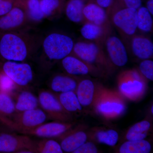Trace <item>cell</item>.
Instances as JSON below:
<instances>
[{"mask_svg":"<svg viewBox=\"0 0 153 153\" xmlns=\"http://www.w3.org/2000/svg\"><path fill=\"white\" fill-rule=\"evenodd\" d=\"M92 108L96 114L104 120L112 121L125 114L127 105L126 99L118 91L102 85Z\"/></svg>","mask_w":153,"mask_h":153,"instance_id":"1","label":"cell"},{"mask_svg":"<svg viewBox=\"0 0 153 153\" xmlns=\"http://www.w3.org/2000/svg\"><path fill=\"white\" fill-rule=\"evenodd\" d=\"M71 54L98 68L105 76L114 71L115 66L100 44L87 40L78 41L74 44Z\"/></svg>","mask_w":153,"mask_h":153,"instance_id":"2","label":"cell"},{"mask_svg":"<svg viewBox=\"0 0 153 153\" xmlns=\"http://www.w3.org/2000/svg\"><path fill=\"white\" fill-rule=\"evenodd\" d=\"M118 91L126 99L140 101L148 89V79L137 68L122 71L117 78Z\"/></svg>","mask_w":153,"mask_h":153,"instance_id":"3","label":"cell"},{"mask_svg":"<svg viewBox=\"0 0 153 153\" xmlns=\"http://www.w3.org/2000/svg\"><path fill=\"white\" fill-rule=\"evenodd\" d=\"M110 22L124 42L136 34L137 11L135 9L122 7L114 3L107 13Z\"/></svg>","mask_w":153,"mask_h":153,"instance_id":"4","label":"cell"},{"mask_svg":"<svg viewBox=\"0 0 153 153\" xmlns=\"http://www.w3.org/2000/svg\"><path fill=\"white\" fill-rule=\"evenodd\" d=\"M25 38L16 33H6L0 40V55L7 61L23 62L30 54Z\"/></svg>","mask_w":153,"mask_h":153,"instance_id":"5","label":"cell"},{"mask_svg":"<svg viewBox=\"0 0 153 153\" xmlns=\"http://www.w3.org/2000/svg\"><path fill=\"white\" fill-rule=\"evenodd\" d=\"M74 45V41L69 36L61 33H52L44 39L43 49L49 60L57 61L70 55Z\"/></svg>","mask_w":153,"mask_h":153,"instance_id":"6","label":"cell"},{"mask_svg":"<svg viewBox=\"0 0 153 153\" xmlns=\"http://www.w3.org/2000/svg\"><path fill=\"white\" fill-rule=\"evenodd\" d=\"M38 100L39 105L49 119L63 122H73V115L64 109L57 95L42 91L39 93Z\"/></svg>","mask_w":153,"mask_h":153,"instance_id":"7","label":"cell"},{"mask_svg":"<svg viewBox=\"0 0 153 153\" xmlns=\"http://www.w3.org/2000/svg\"><path fill=\"white\" fill-rule=\"evenodd\" d=\"M47 117L44 111L40 108L16 112L7 124L11 128L22 133L32 129L44 123Z\"/></svg>","mask_w":153,"mask_h":153,"instance_id":"8","label":"cell"},{"mask_svg":"<svg viewBox=\"0 0 153 153\" xmlns=\"http://www.w3.org/2000/svg\"><path fill=\"white\" fill-rule=\"evenodd\" d=\"M34 141L27 135L0 134V152L21 153L28 150L33 153Z\"/></svg>","mask_w":153,"mask_h":153,"instance_id":"9","label":"cell"},{"mask_svg":"<svg viewBox=\"0 0 153 153\" xmlns=\"http://www.w3.org/2000/svg\"><path fill=\"white\" fill-rule=\"evenodd\" d=\"M103 48L110 61L115 67H123L128 63L127 49L123 41L117 36L112 33L108 36Z\"/></svg>","mask_w":153,"mask_h":153,"instance_id":"10","label":"cell"},{"mask_svg":"<svg viewBox=\"0 0 153 153\" xmlns=\"http://www.w3.org/2000/svg\"><path fill=\"white\" fill-rule=\"evenodd\" d=\"M3 71L17 86H27L33 80V69L29 64L7 61L3 65Z\"/></svg>","mask_w":153,"mask_h":153,"instance_id":"11","label":"cell"},{"mask_svg":"<svg viewBox=\"0 0 153 153\" xmlns=\"http://www.w3.org/2000/svg\"><path fill=\"white\" fill-rule=\"evenodd\" d=\"M75 123L55 121L43 123L35 128L22 132L24 134L30 135L43 138H57L69 130L73 128Z\"/></svg>","mask_w":153,"mask_h":153,"instance_id":"12","label":"cell"},{"mask_svg":"<svg viewBox=\"0 0 153 153\" xmlns=\"http://www.w3.org/2000/svg\"><path fill=\"white\" fill-rule=\"evenodd\" d=\"M61 63L64 70L71 76H105L98 68L71 54L62 59Z\"/></svg>","mask_w":153,"mask_h":153,"instance_id":"13","label":"cell"},{"mask_svg":"<svg viewBox=\"0 0 153 153\" xmlns=\"http://www.w3.org/2000/svg\"><path fill=\"white\" fill-rule=\"evenodd\" d=\"M123 42L127 49L138 59L144 60L153 58V42L147 36L135 34Z\"/></svg>","mask_w":153,"mask_h":153,"instance_id":"14","label":"cell"},{"mask_svg":"<svg viewBox=\"0 0 153 153\" xmlns=\"http://www.w3.org/2000/svg\"><path fill=\"white\" fill-rule=\"evenodd\" d=\"M101 86L90 79H83L78 82L75 92L83 108L93 107Z\"/></svg>","mask_w":153,"mask_h":153,"instance_id":"15","label":"cell"},{"mask_svg":"<svg viewBox=\"0 0 153 153\" xmlns=\"http://www.w3.org/2000/svg\"><path fill=\"white\" fill-rule=\"evenodd\" d=\"M63 152L73 153L87 141L88 135L81 126H76L69 130L57 137Z\"/></svg>","mask_w":153,"mask_h":153,"instance_id":"16","label":"cell"},{"mask_svg":"<svg viewBox=\"0 0 153 153\" xmlns=\"http://www.w3.org/2000/svg\"><path fill=\"white\" fill-rule=\"evenodd\" d=\"M112 26L96 25L90 22L83 23L80 33L87 41H91L103 46L108 37L112 32Z\"/></svg>","mask_w":153,"mask_h":153,"instance_id":"17","label":"cell"},{"mask_svg":"<svg viewBox=\"0 0 153 153\" xmlns=\"http://www.w3.org/2000/svg\"><path fill=\"white\" fill-rule=\"evenodd\" d=\"M82 13L85 22L105 26L111 25L106 11L94 0L88 1L83 9Z\"/></svg>","mask_w":153,"mask_h":153,"instance_id":"18","label":"cell"},{"mask_svg":"<svg viewBox=\"0 0 153 153\" xmlns=\"http://www.w3.org/2000/svg\"><path fill=\"white\" fill-rule=\"evenodd\" d=\"M79 81L71 75L58 74L52 78L49 83L50 88L57 93L75 91Z\"/></svg>","mask_w":153,"mask_h":153,"instance_id":"19","label":"cell"},{"mask_svg":"<svg viewBox=\"0 0 153 153\" xmlns=\"http://www.w3.org/2000/svg\"><path fill=\"white\" fill-rule=\"evenodd\" d=\"M25 19L24 11L19 7H13L0 19V29L7 30L18 27L23 24Z\"/></svg>","mask_w":153,"mask_h":153,"instance_id":"20","label":"cell"},{"mask_svg":"<svg viewBox=\"0 0 153 153\" xmlns=\"http://www.w3.org/2000/svg\"><path fill=\"white\" fill-rule=\"evenodd\" d=\"M89 0H69L65 7L66 16L71 22L75 23H83V9Z\"/></svg>","mask_w":153,"mask_h":153,"instance_id":"21","label":"cell"},{"mask_svg":"<svg viewBox=\"0 0 153 153\" xmlns=\"http://www.w3.org/2000/svg\"><path fill=\"white\" fill-rule=\"evenodd\" d=\"M56 95L64 109L72 115L80 113L83 110L75 91L63 92Z\"/></svg>","mask_w":153,"mask_h":153,"instance_id":"22","label":"cell"},{"mask_svg":"<svg viewBox=\"0 0 153 153\" xmlns=\"http://www.w3.org/2000/svg\"><path fill=\"white\" fill-rule=\"evenodd\" d=\"M15 103L16 112L35 109L39 105L38 98L28 91H23L19 94Z\"/></svg>","mask_w":153,"mask_h":153,"instance_id":"23","label":"cell"},{"mask_svg":"<svg viewBox=\"0 0 153 153\" xmlns=\"http://www.w3.org/2000/svg\"><path fill=\"white\" fill-rule=\"evenodd\" d=\"M91 134V138L97 142L110 146H115L119 139L117 132L111 129H96L93 130Z\"/></svg>","mask_w":153,"mask_h":153,"instance_id":"24","label":"cell"},{"mask_svg":"<svg viewBox=\"0 0 153 153\" xmlns=\"http://www.w3.org/2000/svg\"><path fill=\"white\" fill-rule=\"evenodd\" d=\"M16 112L15 103L10 94L0 91V116L2 122L6 124L9 117L12 119Z\"/></svg>","mask_w":153,"mask_h":153,"instance_id":"25","label":"cell"},{"mask_svg":"<svg viewBox=\"0 0 153 153\" xmlns=\"http://www.w3.org/2000/svg\"><path fill=\"white\" fill-rule=\"evenodd\" d=\"M151 128V124L149 121L137 123L129 129L126 134V139L129 141L144 140L148 136Z\"/></svg>","mask_w":153,"mask_h":153,"instance_id":"26","label":"cell"},{"mask_svg":"<svg viewBox=\"0 0 153 153\" xmlns=\"http://www.w3.org/2000/svg\"><path fill=\"white\" fill-rule=\"evenodd\" d=\"M152 150V146L146 140L129 141L124 143L119 149L120 153H149Z\"/></svg>","mask_w":153,"mask_h":153,"instance_id":"27","label":"cell"},{"mask_svg":"<svg viewBox=\"0 0 153 153\" xmlns=\"http://www.w3.org/2000/svg\"><path fill=\"white\" fill-rule=\"evenodd\" d=\"M34 153H62L61 146L58 142L52 139L44 138L34 141Z\"/></svg>","mask_w":153,"mask_h":153,"instance_id":"28","label":"cell"},{"mask_svg":"<svg viewBox=\"0 0 153 153\" xmlns=\"http://www.w3.org/2000/svg\"><path fill=\"white\" fill-rule=\"evenodd\" d=\"M137 11V30L141 33H152L153 31V19L146 7L141 6Z\"/></svg>","mask_w":153,"mask_h":153,"instance_id":"29","label":"cell"},{"mask_svg":"<svg viewBox=\"0 0 153 153\" xmlns=\"http://www.w3.org/2000/svg\"><path fill=\"white\" fill-rule=\"evenodd\" d=\"M29 16L35 22H39L44 17L40 6V0H24Z\"/></svg>","mask_w":153,"mask_h":153,"instance_id":"30","label":"cell"},{"mask_svg":"<svg viewBox=\"0 0 153 153\" xmlns=\"http://www.w3.org/2000/svg\"><path fill=\"white\" fill-rule=\"evenodd\" d=\"M41 10L45 17L49 16L63 7L64 0H40Z\"/></svg>","mask_w":153,"mask_h":153,"instance_id":"31","label":"cell"},{"mask_svg":"<svg viewBox=\"0 0 153 153\" xmlns=\"http://www.w3.org/2000/svg\"><path fill=\"white\" fill-rule=\"evenodd\" d=\"M17 85L4 72L0 73V91L10 94L16 90Z\"/></svg>","mask_w":153,"mask_h":153,"instance_id":"32","label":"cell"},{"mask_svg":"<svg viewBox=\"0 0 153 153\" xmlns=\"http://www.w3.org/2000/svg\"><path fill=\"white\" fill-rule=\"evenodd\" d=\"M139 71L146 79L153 80V61L150 59L143 60L140 64Z\"/></svg>","mask_w":153,"mask_h":153,"instance_id":"33","label":"cell"},{"mask_svg":"<svg viewBox=\"0 0 153 153\" xmlns=\"http://www.w3.org/2000/svg\"><path fill=\"white\" fill-rule=\"evenodd\" d=\"M98 152L97 147L93 143L85 142L73 153H97Z\"/></svg>","mask_w":153,"mask_h":153,"instance_id":"34","label":"cell"},{"mask_svg":"<svg viewBox=\"0 0 153 153\" xmlns=\"http://www.w3.org/2000/svg\"><path fill=\"white\" fill-rule=\"evenodd\" d=\"M114 3L122 7L137 10L142 5V0H114Z\"/></svg>","mask_w":153,"mask_h":153,"instance_id":"35","label":"cell"},{"mask_svg":"<svg viewBox=\"0 0 153 153\" xmlns=\"http://www.w3.org/2000/svg\"><path fill=\"white\" fill-rule=\"evenodd\" d=\"M13 7V0H0V16L6 15Z\"/></svg>","mask_w":153,"mask_h":153,"instance_id":"36","label":"cell"},{"mask_svg":"<svg viewBox=\"0 0 153 153\" xmlns=\"http://www.w3.org/2000/svg\"><path fill=\"white\" fill-rule=\"evenodd\" d=\"M97 4L104 8L107 13L111 8L114 3V0H94Z\"/></svg>","mask_w":153,"mask_h":153,"instance_id":"37","label":"cell"},{"mask_svg":"<svg viewBox=\"0 0 153 153\" xmlns=\"http://www.w3.org/2000/svg\"><path fill=\"white\" fill-rule=\"evenodd\" d=\"M152 16L153 15V0H147L146 7Z\"/></svg>","mask_w":153,"mask_h":153,"instance_id":"38","label":"cell"},{"mask_svg":"<svg viewBox=\"0 0 153 153\" xmlns=\"http://www.w3.org/2000/svg\"><path fill=\"white\" fill-rule=\"evenodd\" d=\"M153 105H152V106L151 107V112H152V114H153Z\"/></svg>","mask_w":153,"mask_h":153,"instance_id":"39","label":"cell"},{"mask_svg":"<svg viewBox=\"0 0 153 153\" xmlns=\"http://www.w3.org/2000/svg\"><path fill=\"white\" fill-rule=\"evenodd\" d=\"M0 121L2 122L1 118V116H0Z\"/></svg>","mask_w":153,"mask_h":153,"instance_id":"40","label":"cell"}]
</instances>
